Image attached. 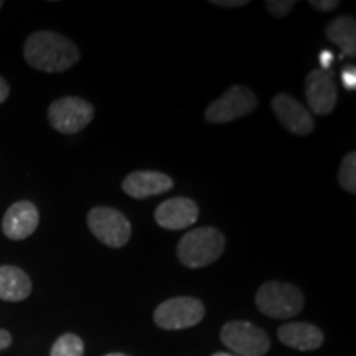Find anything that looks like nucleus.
<instances>
[{"label":"nucleus","mask_w":356,"mask_h":356,"mask_svg":"<svg viewBox=\"0 0 356 356\" xmlns=\"http://www.w3.org/2000/svg\"><path fill=\"white\" fill-rule=\"evenodd\" d=\"M26 63L44 73H63L79 60V50L70 38L55 32H35L26 38Z\"/></svg>","instance_id":"nucleus-1"},{"label":"nucleus","mask_w":356,"mask_h":356,"mask_svg":"<svg viewBox=\"0 0 356 356\" xmlns=\"http://www.w3.org/2000/svg\"><path fill=\"white\" fill-rule=\"evenodd\" d=\"M226 246V239L221 231L211 226L188 231L177 246V256L180 262L191 269L207 267L218 261Z\"/></svg>","instance_id":"nucleus-2"},{"label":"nucleus","mask_w":356,"mask_h":356,"mask_svg":"<svg viewBox=\"0 0 356 356\" xmlns=\"http://www.w3.org/2000/svg\"><path fill=\"white\" fill-rule=\"evenodd\" d=\"M256 305L266 317L292 318L304 309V296L293 284L269 280L256 293Z\"/></svg>","instance_id":"nucleus-3"},{"label":"nucleus","mask_w":356,"mask_h":356,"mask_svg":"<svg viewBox=\"0 0 356 356\" xmlns=\"http://www.w3.org/2000/svg\"><path fill=\"white\" fill-rule=\"evenodd\" d=\"M88 226L91 233L109 248H122L131 239V222L115 208H92L88 213Z\"/></svg>","instance_id":"nucleus-4"},{"label":"nucleus","mask_w":356,"mask_h":356,"mask_svg":"<svg viewBox=\"0 0 356 356\" xmlns=\"http://www.w3.org/2000/svg\"><path fill=\"white\" fill-rule=\"evenodd\" d=\"M221 341L239 356H264L270 348L267 333L243 320L226 323L221 328Z\"/></svg>","instance_id":"nucleus-5"},{"label":"nucleus","mask_w":356,"mask_h":356,"mask_svg":"<svg viewBox=\"0 0 356 356\" xmlns=\"http://www.w3.org/2000/svg\"><path fill=\"white\" fill-rule=\"evenodd\" d=\"M256 108L257 99L254 92L241 84H234L225 95L208 106L204 119L211 124H225L254 113Z\"/></svg>","instance_id":"nucleus-6"},{"label":"nucleus","mask_w":356,"mask_h":356,"mask_svg":"<svg viewBox=\"0 0 356 356\" xmlns=\"http://www.w3.org/2000/svg\"><path fill=\"white\" fill-rule=\"evenodd\" d=\"M204 317V305L195 297H173L157 307L154 320L163 330H184L195 327Z\"/></svg>","instance_id":"nucleus-7"},{"label":"nucleus","mask_w":356,"mask_h":356,"mask_svg":"<svg viewBox=\"0 0 356 356\" xmlns=\"http://www.w3.org/2000/svg\"><path fill=\"white\" fill-rule=\"evenodd\" d=\"M95 118V108L86 99L66 96L53 101L48 108V119L53 129L61 134L83 131Z\"/></svg>","instance_id":"nucleus-8"},{"label":"nucleus","mask_w":356,"mask_h":356,"mask_svg":"<svg viewBox=\"0 0 356 356\" xmlns=\"http://www.w3.org/2000/svg\"><path fill=\"white\" fill-rule=\"evenodd\" d=\"M305 99L314 114L327 115L337 106L338 91L332 74L323 70H314L305 78Z\"/></svg>","instance_id":"nucleus-9"},{"label":"nucleus","mask_w":356,"mask_h":356,"mask_svg":"<svg viewBox=\"0 0 356 356\" xmlns=\"http://www.w3.org/2000/svg\"><path fill=\"white\" fill-rule=\"evenodd\" d=\"M273 111L279 122L296 136H309L315 122L310 111L289 95H277L273 99Z\"/></svg>","instance_id":"nucleus-10"},{"label":"nucleus","mask_w":356,"mask_h":356,"mask_svg":"<svg viewBox=\"0 0 356 356\" xmlns=\"http://www.w3.org/2000/svg\"><path fill=\"white\" fill-rule=\"evenodd\" d=\"M198 207L193 200L177 197L159 204L155 210V221L162 228L178 231L195 225L198 220Z\"/></svg>","instance_id":"nucleus-11"},{"label":"nucleus","mask_w":356,"mask_h":356,"mask_svg":"<svg viewBox=\"0 0 356 356\" xmlns=\"http://www.w3.org/2000/svg\"><path fill=\"white\" fill-rule=\"evenodd\" d=\"M40 215L32 202H17L6 211L2 220V231L8 239H26L38 228Z\"/></svg>","instance_id":"nucleus-12"},{"label":"nucleus","mask_w":356,"mask_h":356,"mask_svg":"<svg viewBox=\"0 0 356 356\" xmlns=\"http://www.w3.org/2000/svg\"><path fill=\"white\" fill-rule=\"evenodd\" d=\"M173 188V180L165 173L154 170L132 172L124 178L122 190L129 197L136 200H144L155 195H162Z\"/></svg>","instance_id":"nucleus-13"},{"label":"nucleus","mask_w":356,"mask_h":356,"mask_svg":"<svg viewBox=\"0 0 356 356\" xmlns=\"http://www.w3.org/2000/svg\"><path fill=\"white\" fill-rule=\"evenodd\" d=\"M279 340L299 351L317 350L323 345V333L318 327L305 322L286 323L279 328Z\"/></svg>","instance_id":"nucleus-14"},{"label":"nucleus","mask_w":356,"mask_h":356,"mask_svg":"<svg viewBox=\"0 0 356 356\" xmlns=\"http://www.w3.org/2000/svg\"><path fill=\"white\" fill-rule=\"evenodd\" d=\"M32 292V280L20 267L0 266V300L20 302Z\"/></svg>","instance_id":"nucleus-15"},{"label":"nucleus","mask_w":356,"mask_h":356,"mask_svg":"<svg viewBox=\"0 0 356 356\" xmlns=\"http://www.w3.org/2000/svg\"><path fill=\"white\" fill-rule=\"evenodd\" d=\"M325 35L346 56L356 55V20L353 17H337L328 24Z\"/></svg>","instance_id":"nucleus-16"},{"label":"nucleus","mask_w":356,"mask_h":356,"mask_svg":"<svg viewBox=\"0 0 356 356\" xmlns=\"http://www.w3.org/2000/svg\"><path fill=\"white\" fill-rule=\"evenodd\" d=\"M84 343L74 333H65L51 346L50 356H83Z\"/></svg>","instance_id":"nucleus-17"},{"label":"nucleus","mask_w":356,"mask_h":356,"mask_svg":"<svg viewBox=\"0 0 356 356\" xmlns=\"http://www.w3.org/2000/svg\"><path fill=\"white\" fill-rule=\"evenodd\" d=\"M338 181H340L341 188L348 191V193H356V154L350 152L341 162L340 172H338Z\"/></svg>","instance_id":"nucleus-18"},{"label":"nucleus","mask_w":356,"mask_h":356,"mask_svg":"<svg viewBox=\"0 0 356 356\" xmlns=\"http://www.w3.org/2000/svg\"><path fill=\"white\" fill-rule=\"evenodd\" d=\"M293 7H296L293 0H269V2H266L267 12L274 15L275 19H282V17L289 15Z\"/></svg>","instance_id":"nucleus-19"},{"label":"nucleus","mask_w":356,"mask_h":356,"mask_svg":"<svg viewBox=\"0 0 356 356\" xmlns=\"http://www.w3.org/2000/svg\"><path fill=\"white\" fill-rule=\"evenodd\" d=\"M310 6L315 8V10L320 12H332L340 6L338 0H310Z\"/></svg>","instance_id":"nucleus-20"},{"label":"nucleus","mask_w":356,"mask_h":356,"mask_svg":"<svg viewBox=\"0 0 356 356\" xmlns=\"http://www.w3.org/2000/svg\"><path fill=\"white\" fill-rule=\"evenodd\" d=\"M341 79H343V84L346 89H351L355 91L356 89V70L351 66V68H346L341 74Z\"/></svg>","instance_id":"nucleus-21"},{"label":"nucleus","mask_w":356,"mask_h":356,"mask_svg":"<svg viewBox=\"0 0 356 356\" xmlns=\"http://www.w3.org/2000/svg\"><path fill=\"white\" fill-rule=\"evenodd\" d=\"M211 6L225 7V8H238L248 6V0H211Z\"/></svg>","instance_id":"nucleus-22"},{"label":"nucleus","mask_w":356,"mask_h":356,"mask_svg":"<svg viewBox=\"0 0 356 356\" xmlns=\"http://www.w3.org/2000/svg\"><path fill=\"white\" fill-rule=\"evenodd\" d=\"M10 343H12V335H10V333H8L7 330H2V328H0V351L8 348V346H10Z\"/></svg>","instance_id":"nucleus-23"},{"label":"nucleus","mask_w":356,"mask_h":356,"mask_svg":"<svg viewBox=\"0 0 356 356\" xmlns=\"http://www.w3.org/2000/svg\"><path fill=\"white\" fill-rule=\"evenodd\" d=\"M332 60H333V55L330 51L320 53V63H322L323 71H328V68H330V65H332Z\"/></svg>","instance_id":"nucleus-24"},{"label":"nucleus","mask_w":356,"mask_h":356,"mask_svg":"<svg viewBox=\"0 0 356 356\" xmlns=\"http://www.w3.org/2000/svg\"><path fill=\"white\" fill-rule=\"evenodd\" d=\"M8 92H10V88H8V84H7L6 79L0 76V104H2V102L7 99Z\"/></svg>","instance_id":"nucleus-25"},{"label":"nucleus","mask_w":356,"mask_h":356,"mask_svg":"<svg viewBox=\"0 0 356 356\" xmlns=\"http://www.w3.org/2000/svg\"><path fill=\"white\" fill-rule=\"evenodd\" d=\"M213 356H234V355H231V353H215Z\"/></svg>","instance_id":"nucleus-26"},{"label":"nucleus","mask_w":356,"mask_h":356,"mask_svg":"<svg viewBox=\"0 0 356 356\" xmlns=\"http://www.w3.org/2000/svg\"><path fill=\"white\" fill-rule=\"evenodd\" d=\"M106 356H127V355H124V353H109V355H106Z\"/></svg>","instance_id":"nucleus-27"},{"label":"nucleus","mask_w":356,"mask_h":356,"mask_svg":"<svg viewBox=\"0 0 356 356\" xmlns=\"http://www.w3.org/2000/svg\"><path fill=\"white\" fill-rule=\"evenodd\" d=\"M3 7V2H2V0H0V8H2Z\"/></svg>","instance_id":"nucleus-28"}]
</instances>
